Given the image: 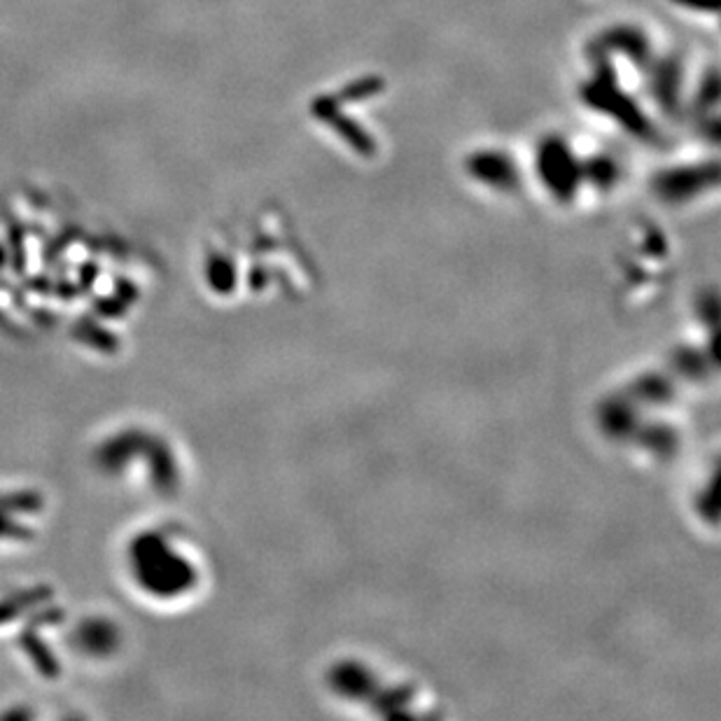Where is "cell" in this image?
I'll return each mask as SVG.
<instances>
[{
  "instance_id": "obj_3",
  "label": "cell",
  "mask_w": 721,
  "mask_h": 721,
  "mask_svg": "<svg viewBox=\"0 0 721 721\" xmlns=\"http://www.w3.org/2000/svg\"><path fill=\"white\" fill-rule=\"evenodd\" d=\"M353 103L344 101L337 91H320L309 103V115L316 125L325 126L350 153L362 159L378 154V138L362 119L350 113Z\"/></svg>"
},
{
  "instance_id": "obj_5",
  "label": "cell",
  "mask_w": 721,
  "mask_h": 721,
  "mask_svg": "<svg viewBox=\"0 0 721 721\" xmlns=\"http://www.w3.org/2000/svg\"><path fill=\"white\" fill-rule=\"evenodd\" d=\"M719 166L716 159H698V162H677V164L663 166L652 178V189L663 203L684 206L696 201L716 187Z\"/></svg>"
},
{
  "instance_id": "obj_4",
  "label": "cell",
  "mask_w": 721,
  "mask_h": 721,
  "mask_svg": "<svg viewBox=\"0 0 721 721\" xmlns=\"http://www.w3.org/2000/svg\"><path fill=\"white\" fill-rule=\"evenodd\" d=\"M462 171L469 180L495 194L519 192L525 171L509 147L476 145L462 159Z\"/></svg>"
},
{
  "instance_id": "obj_1",
  "label": "cell",
  "mask_w": 721,
  "mask_h": 721,
  "mask_svg": "<svg viewBox=\"0 0 721 721\" xmlns=\"http://www.w3.org/2000/svg\"><path fill=\"white\" fill-rule=\"evenodd\" d=\"M587 61L588 73L579 85L581 103L635 138L649 141L652 135H656V125L649 115V107H644L631 87L625 85L619 68L596 57H587Z\"/></svg>"
},
{
  "instance_id": "obj_6",
  "label": "cell",
  "mask_w": 721,
  "mask_h": 721,
  "mask_svg": "<svg viewBox=\"0 0 721 721\" xmlns=\"http://www.w3.org/2000/svg\"><path fill=\"white\" fill-rule=\"evenodd\" d=\"M642 78L649 103L661 113L672 117L687 110V66L675 51H656Z\"/></svg>"
},
{
  "instance_id": "obj_7",
  "label": "cell",
  "mask_w": 721,
  "mask_h": 721,
  "mask_svg": "<svg viewBox=\"0 0 721 721\" xmlns=\"http://www.w3.org/2000/svg\"><path fill=\"white\" fill-rule=\"evenodd\" d=\"M675 10L693 17H716L719 14V0H668Z\"/></svg>"
},
{
  "instance_id": "obj_2",
  "label": "cell",
  "mask_w": 721,
  "mask_h": 721,
  "mask_svg": "<svg viewBox=\"0 0 721 721\" xmlns=\"http://www.w3.org/2000/svg\"><path fill=\"white\" fill-rule=\"evenodd\" d=\"M530 162L532 178L551 201L569 206L587 192V150L563 131L541 134Z\"/></svg>"
}]
</instances>
